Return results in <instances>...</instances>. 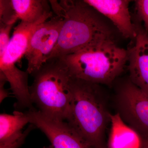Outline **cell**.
<instances>
[{"instance_id": "cell-12", "label": "cell", "mask_w": 148, "mask_h": 148, "mask_svg": "<svg viewBox=\"0 0 148 148\" xmlns=\"http://www.w3.org/2000/svg\"><path fill=\"white\" fill-rule=\"evenodd\" d=\"M110 131L107 148H140L142 139L123 121L118 114H111Z\"/></svg>"}, {"instance_id": "cell-2", "label": "cell", "mask_w": 148, "mask_h": 148, "mask_svg": "<svg viewBox=\"0 0 148 148\" xmlns=\"http://www.w3.org/2000/svg\"><path fill=\"white\" fill-rule=\"evenodd\" d=\"M72 98L66 121L91 148H107L106 131L111 114L101 95L99 85L73 77Z\"/></svg>"}, {"instance_id": "cell-14", "label": "cell", "mask_w": 148, "mask_h": 148, "mask_svg": "<svg viewBox=\"0 0 148 148\" xmlns=\"http://www.w3.org/2000/svg\"><path fill=\"white\" fill-rule=\"evenodd\" d=\"M18 19L11 0H1L0 24H14Z\"/></svg>"}, {"instance_id": "cell-17", "label": "cell", "mask_w": 148, "mask_h": 148, "mask_svg": "<svg viewBox=\"0 0 148 148\" xmlns=\"http://www.w3.org/2000/svg\"><path fill=\"white\" fill-rule=\"evenodd\" d=\"M14 25L0 24V58L3 57L8 46L10 31Z\"/></svg>"}, {"instance_id": "cell-10", "label": "cell", "mask_w": 148, "mask_h": 148, "mask_svg": "<svg viewBox=\"0 0 148 148\" xmlns=\"http://www.w3.org/2000/svg\"><path fill=\"white\" fill-rule=\"evenodd\" d=\"M110 21L121 36L133 40L136 28L129 10V0H84Z\"/></svg>"}, {"instance_id": "cell-3", "label": "cell", "mask_w": 148, "mask_h": 148, "mask_svg": "<svg viewBox=\"0 0 148 148\" xmlns=\"http://www.w3.org/2000/svg\"><path fill=\"white\" fill-rule=\"evenodd\" d=\"M29 86L33 104L42 113L53 118L66 121L72 98V77L62 57L48 59L33 75Z\"/></svg>"}, {"instance_id": "cell-5", "label": "cell", "mask_w": 148, "mask_h": 148, "mask_svg": "<svg viewBox=\"0 0 148 148\" xmlns=\"http://www.w3.org/2000/svg\"><path fill=\"white\" fill-rule=\"evenodd\" d=\"M117 113L142 139H148V96L129 78L116 88Z\"/></svg>"}, {"instance_id": "cell-4", "label": "cell", "mask_w": 148, "mask_h": 148, "mask_svg": "<svg viewBox=\"0 0 148 148\" xmlns=\"http://www.w3.org/2000/svg\"><path fill=\"white\" fill-rule=\"evenodd\" d=\"M75 78L98 84L110 85L124 71L127 49L116 41L102 42L62 57Z\"/></svg>"}, {"instance_id": "cell-7", "label": "cell", "mask_w": 148, "mask_h": 148, "mask_svg": "<svg viewBox=\"0 0 148 148\" xmlns=\"http://www.w3.org/2000/svg\"><path fill=\"white\" fill-rule=\"evenodd\" d=\"M26 113L29 123L46 135L53 148H91L66 121L47 116L34 108Z\"/></svg>"}, {"instance_id": "cell-1", "label": "cell", "mask_w": 148, "mask_h": 148, "mask_svg": "<svg viewBox=\"0 0 148 148\" xmlns=\"http://www.w3.org/2000/svg\"><path fill=\"white\" fill-rule=\"evenodd\" d=\"M49 1L55 15L63 18V24L48 59L64 57L102 42L117 41L120 34L115 27L84 0Z\"/></svg>"}, {"instance_id": "cell-13", "label": "cell", "mask_w": 148, "mask_h": 148, "mask_svg": "<svg viewBox=\"0 0 148 148\" xmlns=\"http://www.w3.org/2000/svg\"><path fill=\"white\" fill-rule=\"evenodd\" d=\"M29 123L26 112H14L13 114L2 113L0 115V143L22 132L24 126Z\"/></svg>"}, {"instance_id": "cell-8", "label": "cell", "mask_w": 148, "mask_h": 148, "mask_svg": "<svg viewBox=\"0 0 148 148\" xmlns=\"http://www.w3.org/2000/svg\"><path fill=\"white\" fill-rule=\"evenodd\" d=\"M133 21L136 36L127 49L129 79L148 96V32L140 22Z\"/></svg>"}, {"instance_id": "cell-15", "label": "cell", "mask_w": 148, "mask_h": 148, "mask_svg": "<svg viewBox=\"0 0 148 148\" xmlns=\"http://www.w3.org/2000/svg\"><path fill=\"white\" fill-rule=\"evenodd\" d=\"M134 2L135 20L141 23L148 32V0H136Z\"/></svg>"}, {"instance_id": "cell-6", "label": "cell", "mask_w": 148, "mask_h": 148, "mask_svg": "<svg viewBox=\"0 0 148 148\" xmlns=\"http://www.w3.org/2000/svg\"><path fill=\"white\" fill-rule=\"evenodd\" d=\"M63 24V18L55 15L40 24L33 32L24 56L30 75L38 71L48 59L57 43Z\"/></svg>"}, {"instance_id": "cell-19", "label": "cell", "mask_w": 148, "mask_h": 148, "mask_svg": "<svg viewBox=\"0 0 148 148\" xmlns=\"http://www.w3.org/2000/svg\"><path fill=\"white\" fill-rule=\"evenodd\" d=\"M140 148H148V139H142Z\"/></svg>"}, {"instance_id": "cell-11", "label": "cell", "mask_w": 148, "mask_h": 148, "mask_svg": "<svg viewBox=\"0 0 148 148\" xmlns=\"http://www.w3.org/2000/svg\"><path fill=\"white\" fill-rule=\"evenodd\" d=\"M16 16L21 21L35 24L43 23L53 17L49 1L11 0Z\"/></svg>"}, {"instance_id": "cell-9", "label": "cell", "mask_w": 148, "mask_h": 148, "mask_svg": "<svg viewBox=\"0 0 148 148\" xmlns=\"http://www.w3.org/2000/svg\"><path fill=\"white\" fill-rule=\"evenodd\" d=\"M42 23L21 21L15 27L4 54L0 58V73L4 74L8 80L17 79L24 74V71L18 69L16 64L25 55L31 36Z\"/></svg>"}, {"instance_id": "cell-16", "label": "cell", "mask_w": 148, "mask_h": 148, "mask_svg": "<svg viewBox=\"0 0 148 148\" xmlns=\"http://www.w3.org/2000/svg\"><path fill=\"white\" fill-rule=\"evenodd\" d=\"M35 127L32 124L24 131L9 140L0 143V148H18L24 144L26 138L31 130Z\"/></svg>"}, {"instance_id": "cell-18", "label": "cell", "mask_w": 148, "mask_h": 148, "mask_svg": "<svg viewBox=\"0 0 148 148\" xmlns=\"http://www.w3.org/2000/svg\"><path fill=\"white\" fill-rule=\"evenodd\" d=\"M8 81L5 76L0 73V102L1 103L9 95L8 91L5 88L4 86Z\"/></svg>"}, {"instance_id": "cell-20", "label": "cell", "mask_w": 148, "mask_h": 148, "mask_svg": "<svg viewBox=\"0 0 148 148\" xmlns=\"http://www.w3.org/2000/svg\"><path fill=\"white\" fill-rule=\"evenodd\" d=\"M43 148H53V147L52 146L50 145V146H49V147H44Z\"/></svg>"}]
</instances>
